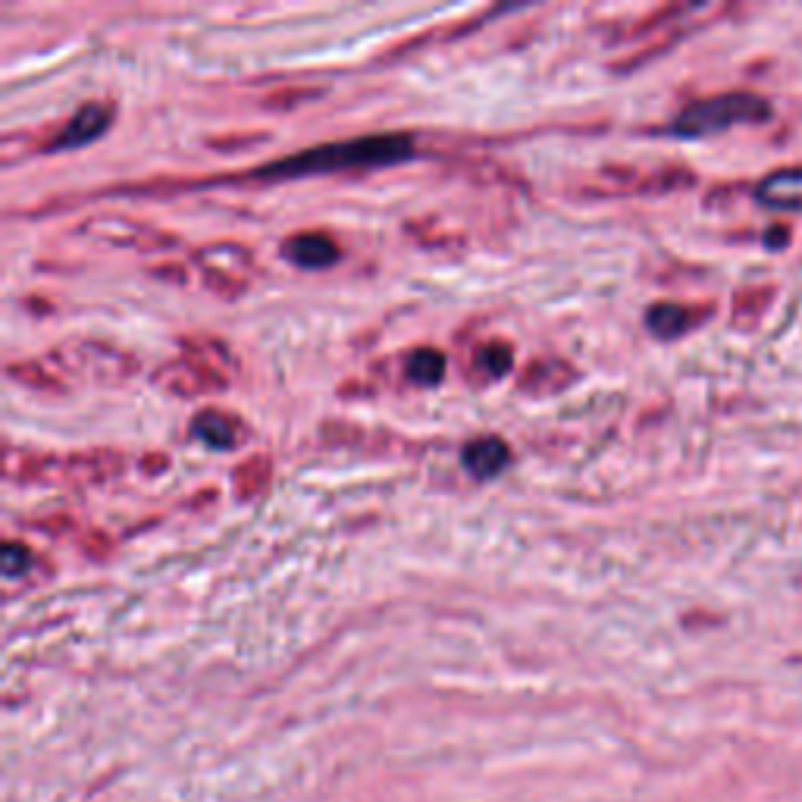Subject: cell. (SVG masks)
<instances>
[{
  "label": "cell",
  "instance_id": "obj_1",
  "mask_svg": "<svg viewBox=\"0 0 802 802\" xmlns=\"http://www.w3.org/2000/svg\"><path fill=\"white\" fill-rule=\"evenodd\" d=\"M414 157H418L414 135H361V138L299 150L283 160H270L264 167L245 169V173H219L217 179H160V183L133 185V188H110V195H176V192H195L207 185L292 183V179H314V176H335V173H370V169L395 167Z\"/></svg>",
  "mask_w": 802,
  "mask_h": 802
},
{
  "label": "cell",
  "instance_id": "obj_3",
  "mask_svg": "<svg viewBox=\"0 0 802 802\" xmlns=\"http://www.w3.org/2000/svg\"><path fill=\"white\" fill-rule=\"evenodd\" d=\"M48 364L60 376H82L91 383L100 385H119L129 383L138 373V358L129 351L114 349L107 342H95V339H69L48 349Z\"/></svg>",
  "mask_w": 802,
  "mask_h": 802
},
{
  "label": "cell",
  "instance_id": "obj_20",
  "mask_svg": "<svg viewBox=\"0 0 802 802\" xmlns=\"http://www.w3.org/2000/svg\"><path fill=\"white\" fill-rule=\"evenodd\" d=\"M29 565H32V549L17 542V539H7L3 549H0V570H3V577H7V580H17L19 574L29 570Z\"/></svg>",
  "mask_w": 802,
  "mask_h": 802
},
{
  "label": "cell",
  "instance_id": "obj_14",
  "mask_svg": "<svg viewBox=\"0 0 802 802\" xmlns=\"http://www.w3.org/2000/svg\"><path fill=\"white\" fill-rule=\"evenodd\" d=\"M755 198L774 211H802V167L777 169L755 185Z\"/></svg>",
  "mask_w": 802,
  "mask_h": 802
},
{
  "label": "cell",
  "instance_id": "obj_6",
  "mask_svg": "<svg viewBox=\"0 0 802 802\" xmlns=\"http://www.w3.org/2000/svg\"><path fill=\"white\" fill-rule=\"evenodd\" d=\"M79 233L104 242V245H114V248H129L141 251V254H160V251L179 248V238L154 223L145 219L123 217V214H100L79 223Z\"/></svg>",
  "mask_w": 802,
  "mask_h": 802
},
{
  "label": "cell",
  "instance_id": "obj_2",
  "mask_svg": "<svg viewBox=\"0 0 802 802\" xmlns=\"http://www.w3.org/2000/svg\"><path fill=\"white\" fill-rule=\"evenodd\" d=\"M126 470V458L114 449L76 451L67 458L53 454H32L22 449H7L3 473L10 483H69V486H100L114 483Z\"/></svg>",
  "mask_w": 802,
  "mask_h": 802
},
{
  "label": "cell",
  "instance_id": "obj_13",
  "mask_svg": "<svg viewBox=\"0 0 802 802\" xmlns=\"http://www.w3.org/2000/svg\"><path fill=\"white\" fill-rule=\"evenodd\" d=\"M708 311L702 307H689V304H674V301H658L646 311V326L655 339H681L689 333Z\"/></svg>",
  "mask_w": 802,
  "mask_h": 802
},
{
  "label": "cell",
  "instance_id": "obj_15",
  "mask_svg": "<svg viewBox=\"0 0 802 802\" xmlns=\"http://www.w3.org/2000/svg\"><path fill=\"white\" fill-rule=\"evenodd\" d=\"M511 368H515V345L505 342V339H486V342H480V345L473 349V354H470V370H473V376H480L483 383L508 376Z\"/></svg>",
  "mask_w": 802,
  "mask_h": 802
},
{
  "label": "cell",
  "instance_id": "obj_9",
  "mask_svg": "<svg viewBox=\"0 0 802 802\" xmlns=\"http://www.w3.org/2000/svg\"><path fill=\"white\" fill-rule=\"evenodd\" d=\"M577 368L565 361V358H536L530 361L527 368L520 370L518 376V392L524 395H530V399H549V395H558V392H565L570 385L577 383Z\"/></svg>",
  "mask_w": 802,
  "mask_h": 802
},
{
  "label": "cell",
  "instance_id": "obj_17",
  "mask_svg": "<svg viewBox=\"0 0 802 802\" xmlns=\"http://www.w3.org/2000/svg\"><path fill=\"white\" fill-rule=\"evenodd\" d=\"M270 477H273V461H270V454H251V458H245L233 473L235 499L242 501L257 499V496L270 486Z\"/></svg>",
  "mask_w": 802,
  "mask_h": 802
},
{
  "label": "cell",
  "instance_id": "obj_10",
  "mask_svg": "<svg viewBox=\"0 0 802 802\" xmlns=\"http://www.w3.org/2000/svg\"><path fill=\"white\" fill-rule=\"evenodd\" d=\"M192 436L200 439L207 449L226 451L248 439V427H245V420L223 411V408H204L192 418Z\"/></svg>",
  "mask_w": 802,
  "mask_h": 802
},
{
  "label": "cell",
  "instance_id": "obj_11",
  "mask_svg": "<svg viewBox=\"0 0 802 802\" xmlns=\"http://www.w3.org/2000/svg\"><path fill=\"white\" fill-rule=\"evenodd\" d=\"M283 257L299 270H326L339 264L342 248L326 233H295L283 242Z\"/></svg>",
  "mask_w": 802,
  "mask_h": 802
},
{
  "label": "cell",
  "instance_id": "obj_16",
  "mask_svg": "<svg viewBox=\"0 0 802 802\" xmlns=\"http://www.w3.org/2000/svg\"><path fill=\"white\" fill-rule=\"evenodd\" d=\"M446 354L439 349H414L404 358V383L420 385V389H433L446 380Z\"/></svg>",
  "mask_w": 802,
  "mask_h": 802
},
{
  "label": "cell",
  "instance_id": "obj_8",
  "mask_svg": "<svg viewBox=\"0 0 802 802\" xmlns=\"http://www.w3.org/2000/svg\"><path fill=\"white\" fill-rule=\"evenodd\" d=\"M114 117H117V107L110 100H88L57 129V135H50L41 154L79 150L85 145H91V141H98L100 135L114 126Z\"/></svg>",
  "mask_w": 802,
  "mask_h": 802
},
{
  "label": "cell",
  "instance_id": "obj_21",
  "mask_svg": "<svg viewBox=\"0 0 802 802\" xmlns=\"http://www.w3.org/2000/svg\"><path fill=\"white\" fill-rule=\"evenodd\" d=\"M141 468H145V470L167 468V458H157V461H150V458H145V461H141Z\"/></svg>",
  "mask_w": 802,
  "mask_h": 802
},
{
  "label": "cell",
  "instance_id": "obj_19",
  "mask_svg": "<svg viewBox=\"0 0 802 802\" xmlns=\"http://www.w3.org/2000/svg\"><path fill=\"white\" fill-rule=\"evenodd\" d=\"M183 349L188 358H198L204 364L223 370V373H229V370L235 368V358L229 345L219 342V339H211V335H185Z\"/></svg>",
  "mask_w": 802,
  "mask_h": 802
},
{
  "label": "cell",
  "instance_id": "obj_7",
  "mask_svg": "<svg viewBox=\"0 0 802 802\" xmlns=\"http://www.w3.org/2000/svg\"><path fill=\"white\" fill-rule=\"evenodd\" d=\"M150 380L157 383V389H164L167 395H176V399H204V395L223 392L229 385V373L183 354V358L160 364L150 373Z\"/></svg>",
  "mask_w": 802,
  "mask_h": 802
},
{
  "label": "cell",
  "instance_id": "obj_5",
  "mask_svg": "<svg viewBox=\"0 0 802 802\" xmlns=\"http://www.w3.org/2000/svg\"><path fill=\"white\" fill-rule=\"evenodd\" d=\"M192 261L198 264L204 285L219 299L233 301L248 292L251 273H254V254L245 245H235V242L204 245L192 254Z\"/></svg>",
  "mask_w": 802,
  "mask_h": 802
},
{
  "label": "cell",
  "instance_id": "obj_18",
  "mask_svg": "<svg viewBox=\"0 0 802 802\" xmlns=\"http://www.w3.org/2000/svg\"><path fill=\"white\" fill-rule=\"evenodd\" d=\"M7 376L17 380V383L29 385V389H38V392H63L60 373L50 368L48 358H38V361H17V364L7 368Z\"/></svg>",
  "mask_w": 802,
  "mask_h": 802
},
{
  "label": "cell",
  "instance_id": "obj_12",
  "mask_svg": "<svg viewBox=\"0 0 802 802\" xmlns=\"http://www.w3.org/2000/svg\"><path fill=\"white\" fill-rule=\"evenodd\" d=\"M461 464L473 480H496L511 464V449L501 436H477L461 449Z\"/></svg>",
  "mask_w": 802,
  "mask_h": 802
},
{
  "label": "cell",
  "instance_id": "obj_4",
  "mask_svg": "<svg viewBox=\"0 0 802 802\" xmlns=\"http://www.w3.org/2000/svg\"><path fill=\"white\" fill-rule=\"evenodd\" d=\"M771 117V104L750 91H731L718 98L696 100L684 107L677 119L668 126L671 135L681 138H702V135H715L740 126V123H765Z\"/></svg>",
  "mask_w": 802,
  "mask_h": 802
}]
</instances>
